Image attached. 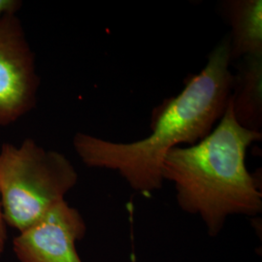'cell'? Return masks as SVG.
<instances>
[{
    "instance_id": "1",
    "label": "cell",
    "mask_w": 262,
    "mask_h": 262,
    "mask_svg": "<svg viewBox=\"0 0 262 262\" xmlns=\"http://www.w3.org/2000/svg\"><path fill=\"white\" fill-rule=\"evenodd\" d=\"M230 64L227 34L212 50L205 67L187 80L182 93L157 109L150 135L118 143L78 132L73 137L76 154L86 166L115 171L134 191L150 196L164 183L162 163L169 151L203 140L224 116L233 83Z\"/></svg>"
},
{
    "instance_id": "2",
    "label": "cell",
    "mask_w": 262,
    "mask_h": 262,
    "mask_svg": "<svg viewBox=\"0 0 262 262\" xmlns=\"http://www.w3.org/2000/svg\"><path fill=\"white\" fill-rule=\"evenodd\" d=\"M261 140L262 133L237 122L229 98L224 116L207 137L174 148L163 160L162 179L174 184L179 207L198 215L211 237L221 233L230 215L261 213V188L246 165L248 148Z\"/></svg>"
},
{
    "instance_id": "3",
    "label": "cell",
    "mask_w": 262,
    "mask_h": 262,
    "mask_svg": "<svg viewBox=\"0 0 262 262\" xmlns=\"http://www.w3.org/2000/svg\"><path fill=\"white\" fill-rule=\"evenodd\" d=\"M78 173L57 150L31 138L0 148V201L6 225L24 231L35 224L75 187Z\"/></svg>"
},
{
    "instance_id": "4",
    "label": "cell",
    "mask_w": 262,
    "mask_h": 262,
    "mask_svg": "<svg viewBox=\"0 0 262 262\" xmlns=\"http://www.w3.org/2000/svg\"><path fill=\"white\" fill-rule=\"evenodd\" d=\"M40 79L35 57L16 15L0 19V126L31 111Z\"/></svg>"
},
{
    "instance_id": "5",
    "label": "cell",
    "mask_w": 262,
    "mask_h": 262,
    "mask_svg": "<svg viewBox=\"0 0 262 262\" xmlns=\"http://www.w3.org/2000/svg\"><path fill=\"white\" fill-rule=\"evenodd\" d=\"M86 233L81 213L62 200L13 240L19 262H83L76 243Z\"/></svg>"
},
{
    "instance_id": "6",
    "label": "cell",
    "mask_w": 262,
    "mask_h": 262,
    "mask_svg": "<svg viewBox=\"0 0 262 262\" xmlns=\"http://www.w3.org/2000/svg\"><path fill=\"white\" fill-rule=\"evenodd\" d=\"M230 103L242 127L262 133V55L236 60Z\"/></svg>"
},
{
    "instance_id": "7",
    "label": "cell",
    "mask_w": 262,
    "mask_h": 262,
    "mask_svg": "<svg viewBox=\"0 0 262 262\" xmlns=\"http://www.w3.org/2000/svg\"><path fill=\"white\" fill-rule=\"evenodd\" d=\"M222 8L231 27V62L243 56L262 55L261 0H227Z\"/></svg>"
},
{
    "instance_id": "8",
    "label": "cell",
    "mask_w": 262,
    "mask_h": 262,
    "mask_svg": "<svg viewBox=\"0 0 262 262\" xmlns=\"http://www.w3.org/2000/svg\"><path fill=\"white\" fill-rule=\"evenodd\" d=\"M21 5L23 2L19 0H0V19L8 15H16Z\"/></svg>"
},
{
    "instance_id": "9",
    "label": "cell",
    "mask_w": 262,
    "mask_h": 262,
    "mask_svg": "<svg viewBox=\"0 0 262 262\" xmlns=\"http://www.w3.org/2000/svg\"><path fill=\"white\" fill-rule=\"evenodd\" d=\"M6 239H7V231H6V223L4 221L2 207H1V201H0V256L4 252L5 245H6Z\"/></svg>"
}]
</instances>
